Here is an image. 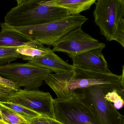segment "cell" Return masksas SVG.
I'll return each instance as SVG.
<instances>
[{
    "instance_id": "obj_3",
    "label": "cell",
    "mask_w": 124,
    "mask_h": 124,
    "mask_svg": "<svg viewBox=\"0 0 124 124\" xmlns=\"http://www.w3.org/2000/svg\"><path fill=\"white\" fill-rule=\"evenodd\" d=\"M51 0H29L11 9L4 22L15 27L32 26L47 23L71 15L66 9L46 5Z\"/></svg>"
},
{
    "instance_id": "obj_8",
    "label": "cell",
    "mask_w": 124,
    "mask_h": 124,
    "mask_svg": "<svg viewBox=\"0 0 124 124\" xmlns=\"http://www.w3.org/2000/svg\"><path fill=\"white\" fill-rule=\"evenodd\" d=\"M54 100L49 93L39 89H20L11 95L7 101L24 106L42 116L55 119Z\"/></svg>"
},
{
    "instance_id": "obj_14",
    "label": "cell",
    "mask_w": 124,
    "mask_h": 124,
    "mask_svg": "<svg viewBox=\"0 0 124 124\" xmlns=\"http://www.w3.org/2000/svg\"><path fill=\"white\" fill-rule=\"evenodd\" d=\"M0 105L16 113L25 119L28 123L32 119L41 116L39 114L24 106L9 101H0Z\"/></svg>"
},
{
    "instance_id": "obj_10",
    "label": "cell",
    "mask_w": 124,
    "mask_h": 124,
    "mask_svg": "<svg viewBox=\"0 0 124 124\" xmlns=\"http://www.w3.org/2000/svg\"><path fill=\"white\" fill-rule=\"evenodd\" d=\"M104 47L87 51L75 56H69L75 67L93 71L108 73L111 72L102 51Z\"/></svg>"
},
{
    "instance_id": "obj_6",
    "label": "cell",
    "mask_w": 124,
    "mask_h": 124,
    "mask_svg": "<svg viewBox=\"0 0 124 124\" xmlns=\"http://www.w3.org/2000/svg\"><path fill=\"white\" fill-rule=\"evenodd\" d=\"M95 4V23L108 41L113 40L124 16V0H97Z\"/></svg>"
},
{
    "instance_id": "obj_15",
    "label": "cell",
    "mask_w": 124,
    "mask_h": 124,
    "mask_svg": "<svg viewBox=\"0 0 124 124\" xmlns=\"http://www.w3.org/2000/svg\"><path fill=\"white\" fill-rule=\"evenodd\" d=\"M17 48L0 46V66L10 63L19 59H22V55L17 51Z\"/></svg>"
},
{
    "instance_id": "obj_13",
    "label": "cell",
    "mask_w": 124,
    "mask_h": 124,
    "mask_svg": "<svg viewBox=\"0 0 124 124\" xmlns=\"http://www.w3.org/2000/svg\"><path fill=\"white\" fill-rule=\"evenodd\" d=\"M0 46L11 48L28 46L41 49L46 48L44 45L37 41L24 40L9 33L1 31L0 32Z\"/></svg>"
},
{
    "instance_id": "obj_16",
    "label": "cell",
    "mask_w": 124,
    "mask_h": 124,
    "mask_svg": "<svg viewBox=\"0 0 124 124\" xmlns=\"http://www.w3.org/2000/svg\"><path fill=\"white\" fill-rule=\"evenodd\" d=\"M0 110L3 123L7 124H28L22 117L1 105Z\"/></svg>"
},
{
    "instance_id": "obj_18",
    "label": "cell",
    "mask_w": 124,
    "mask_h": 124,
    "mask_svg": "<svg viewBox=\"0 0 124 124\" xmlns=\"http://www.w3.org/2000/svg\"><path fill=\"white\" fill-rule=\"evenodd\" d=\"M105 98L108 101L114 103V106L116 108H121L124 105L122 98L116 90L108 92L105 94Z\"/></svg>"
},
{
    "instance_id": "obj_7",
    "label": "cell",
    "mask_w": 124,
    "mask_h": 124,
    "mask_svg": "<svg viewBox=\"0 0 124 124\" xmlns=\"http://www.w3.org/2000/svg\"><path fill=\"white\" fill-rule=\"evenodd\" d=\"M77 90L89 98L99 124H124V116L106 98L104 87L93 86Z\"/></svg>"
},
{
    "instance_id": "obj_27",
    "label": "cell",
    "mask_w": 124,
    "mask_h": 124,
    "mask_svg": "<svg viewBox=\"0 0 124 124\" xmlns=\"http://www.w3.org/2000/svg\"><path fill=\"white\" fill-rule=\"evenodd\" d=\"M0 124H3V122H0Z\"/></svg>"
},
{
    "instance_id": "obj_23",
    "label": "cell",
    "mask_w": 124,
    "mask_h": 124,
    "mask_svg": "<svg viewBox=\"0 0 124 124\" xmlns=\"http://www.w3.org/2000/svg\"><path fill=\"white\" fill-rule=\"evenodd\" d=\"M116 92H117V93H118L119 95L121 96V98H122L123 100V102H124V90L122 89V87H121L120 89H118L116 90Z\"/></svg>"
},
{
    "instance_id": "obj_1",
    "label": "cell",
    "mask_w": 124,
    "mask_h": 124,
    "mask_svg": "<svg viewBox=\"0 0 124 124\" xmlns=\"http://www.w3.org/2000/svg\"><path fill=\"white\" fill-rule=\"evenodd\" d=\"M44 81L54 92L59 100H68L74 91L92 86H103L108 92L121 87V76L111 72H97L74 66L73 70L67 73L49 74Z\"/></svg>"
},
{
    "instance_id": "obj_19",
    "label": "cell",
    "mask_w": 124,
    "mask_h": 124,
    "mask_svg": "<svg viewBox=\"0 0 124 124\" xmlns=\"http://www.w3.org/2000/svg\"><path fill=\"white\" fill-rule=\"evenodd\" d=\"M28 124H62L55 119L39 116L31 120Z\"/></svg>"
},
{
    "instance_id": "obj_22",
    "label": "cell",
    "mask_w": 124,
    "mask_h": 124,
    "mask_svg": "<svg viewBox=\"0 0 124 124\" xmlns=\"http://www.w3.org/2000/svg\"><path fill=\"white\" fill-rule=\"evenodd\" d=\"M16 92L0 85V101H7L9 97Z\"/></svg>"
},
{
    "instance_id": "obj_17",
    "label": "cell",
    "mask_w": 124,
    "mask_h": 124,
    "mask_svg": "<svg viewBox=\"0 0 124 124\" xmlns=\"http://www.w3.org/2000/svg\"><path fill=\"white\" fill-rule=\"evenodd\" d=\"M49 48L41 49L31 46H23L18 47L17 52L22 55L23 58L24 57H33L46 54L48 52Z\"/></svg>"
},
{
    "instance_id": "obj_24",
    "label": "cell",
    "mask_w": 124,
    "mask_h": 124,
    "mask_svg": "<svg viewBox=\"0 0 124 124\" xmlns=\"http://www.w3.org/2000/svg\"><path fill=\"white\" fill-rule=\"evenodd\" d=\"M121 76V87L124 90V65L122 68V74Z\"/></svg>"
},
{
    "instance_id": "obj_2",
    "label": "cell",
    "mask_w": 124,
    "mask_h": 124,
    "mask_svg": "<svg viewBox=\"0 0 124 124\" xmlns=\"http://www.w3.org/2000/svg\"><path fill=\"white\" fill-rule=\"evenodd\" d=\"M88 20L87 17L79 14L32 26L15 27L4 22L1 23L0 25L1 31L9 33L22 40L53 46L70 32L81 28Z\"/></svg>"
},
{
    "instance_id": "obj_4",
    "label": "cell",
    "mask_w": 124,
    "mask_h": 124,
    "mask_svg": "<svg viewBox=\"0 0 124 124\" xmlns=\"http://www.w3.org/2000/svg\"><path fill=\"white\" fill-rule=\"evenodd\" d=\"M56 120L62 124H99L92 105L86 95L74 91L65 100H54Z\"/></svg>"
},
{
    "instance_id": "obj_28",
    "label": "cell",
    "mask_w": 124,
    "mask_h": 124,
    "mask_svg": "<svg viewBox=\"0 0 124 124\" xmlns=\"http://www.w3.org/2000/svg\"><path fill=\"white\" fill-rule=\"evenodd\" d=\"M3 124H5V123H3Z\"/></svg>"
},
{
    "instance_id": "obj_25",
    "label": "cell",
    "mask_w": 124,
    "mask_h": 124,
    "mask_svg": "<svg viewBox=\"0 0 124 124\" xmlns=\"http://www.w3.org/2000/svg\"><path fill=\"white\" fill-rule=\"evenodd\" d=\"M15 0L17 2V4H18L21 3H23V2H24V1L29 0Z\"/></svg>"
},
{
    "instance_id": "obj_20",
    "label": "cell",
    "mask_w": 124,
    "mask_h": 124,
    "mask_svg": "<svg viewBox=\"0 0 124 124\" xmlns=\"http://www.w3.org/2000/svg\"><path fill=\"white\" fill-rule=\"evenodd\" d=\"M113 40L119 43L124 48V16L120 21Z\"/></svg>"
},
{
    "instance_id": "obj_29",
    "label": "cell",
    "mask_w": 124,
    "mask_h": 124,
    "mask_svg": "<svg viewBox=\"0 0 124 124\" xmlns=\"http://www.w3.org/2000/svg\"></svg>"
},
{
    "instance_id": "obj_21",
    "label": "cell",
    "mask_w": 124,
    "mask_h": 124,
    "mask_svg": "<svg viewBox=\"0 0 124 124\" xmlns=\"http://www.w3.org/2000/svg\"><path fill=\"white\" fill-rule=\"evenodd\" d=\"M0 85L6 88L14 90L16 92L20 89V87L18 86L16 83L1 76H0Z\"/></svg>"
},
{
    "instance_id": "obj_9",
    "label": "cell",
    "mask_w": 124,
    "mask_h": 124,
    "mask_svg": "<svg viewBox=\"0 0 124 124\" xmlns=\"http://www.w3.org/2000/svg\"><path fill=\"white\" fill-rule=\"evenodd\" d=\"M54 52L66 53L69 56L87 51L104 47L106 45L86 33L81 28L72 31L53 46Z\"/></svg>"
},
{
    "instance_id": "obj_12",
    "label": "cell",
    "mask_w": 124,
    "mask_h": 124,
    "mask_svg": "<svg viewBox=\"0 0 124 124\" xmlns=\"http://www.w3.org/2000/svg\"><path fill=\"white\" fill-rule=\"evenodd\" d=\"M97 0H51L44 2L48 6L66 9L71 15L79 14L89 10Z\"/></svg>"
},
{
    "instance_id": "obj_26",
    "label": "cell",
    "mask_w": 124,
    "mask_h": 124,
    "mask_svg": "<svg viewBox=\"0 0 124 124\" xmlns=\"http://www.w3.org/2000/svg\"><path fill=\"white\" fill-rule=\"evenodd\" d=\"M0 122H3V119H2V116H1V113L0 110Z\"/></svg>"
},
{
    "instance_id": "obj_11",
    "label": "cell",
    "mask_w": 124,
    "mask_h": 124,
    "mask_svg": "<svg viewBox=\"0 0 124 124\" xmlns=\"http://www.w3.org/2000/svg\"><path fill=\"white\" fill-rule=\"evenodd\" d=\"M22 59L29 63L50 70L57 74L67 73L73 70V65L65 62L50 48L46 54L33 57H24Z\"/></svg>"
},
{
    "instance_id": "obj_5",
    "label": "cell",
    "mask_w": 124,
    "mask_h": 124,
    "mask_svg": "<svg viewBox=\"0 0 124 124\" xmlns=\"http://www.w3.org/2000/svg\"><path fill=\"white\" fill-rule=\"evenodd\" d=\"M52 71L26 63H8L0 66V76L27 90H38L45 78Z\"/></svg>"
}]
</instances>
